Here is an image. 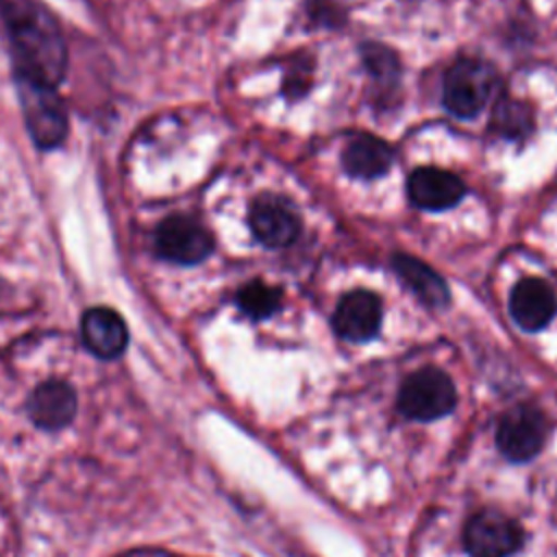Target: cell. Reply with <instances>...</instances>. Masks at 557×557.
Listing matches in <instances>:
<instances>
[{
	"mask_svg": "<svg viewBox=\"0 0 557 557\" xmlns=\"http://www.w3.org/2000/svg\"><path fill=\"white\" fill-rule=\"evenodd\" d=\"M7 24L15 78L57 87L65 74L67 50L63 35L39 0H0Z\"/></svg>",
	"mask_w": 557,
	"mask_h": 557,
	"instance_id": "obj_1",
	"label": "cell"
},
{
	"mask_svg": "<svg viewBox=\"0 0 557 557\" xmlns=\"http://www.w3.org/2000/svg\"><path fill=\"white\" fill-rule=\"evenodd\" d=\"M457 405L453 379L440 368H422L405 379L398 392V409L403 416L420 422L448 416Z\"/></svg>",
	"mask_w": 557,
	"mask_h": 557,
	"instance_id": "obj_2",
	"label": "cell"
},
{
	"mask_svg": "<svg viewBox=\"0 0 557 557\" xmlns=\"http://www.w3.org/2000/svg\"><path fill=\"white\" fill-rule=\"evenodd\" d=\"M15 83L24 122L33 141L44 150L59 146L67 135V113L54 87L37 85L24 78H15Z\"/></svg>",
	"mask_w": 557,
	"mask_h": 557,
	"instance_id": "obj_3",
	"label": "cell"
},
{
	"mask_svg": "<svg viewBox=\"0 0 557 557\" xmlns=\"http://www.w3.org/2000/svg\"><path fill=\"white\" fill-rule=\"evenodd\" d=\"M494 89V72L476 59L455 61L442 83V102L455 117H474Z\"/></svg>",
	"mask_w": 557,
	"mask_h": 557,
	"instance_id": "obj_4",
	"label": "cell"
},
{
	"mask_svg": "<svg viewBox=\"0 0 557 557\" xmlns=\"http://www.w3.org/2000/svg\"><path fill=\"white\" fill-rule=\"evenodd\" d=\"M522 540L520 524L496 509L474 513L463 527V546L470 557H511Z\"/></svg>",
	"mask_w": 557,
	"mask_h": 557,
	"instance_id": "obj_5",
	"label": "cell"
},
{
	"mask_svg": "<svg viewBox=\"0 0 557 557\" xmlns=\"http://www.w3.org/2000/svg\"><path fill=\"white\" fill-rule=\"evenodd\" d=\"M546 433L548 422L537 407L516 405L496 426V446L509 461H529L542 450Z\"/></svg>",
	"mask_w": 557,
	"mask_h": 557,
	"instance_id": "obj_6",
	"label": "cell"
},
{
	"mask_svg": "<svg viewBox=\"0 0 557 557\" xmlns=\"http://www.w3.org/2000/svg\"><path fill=\"white\" fill-rule=\"evenodd\" d=\"M154 246L159 257L181 265H194L211 255L213 239L198 220L189 215H170L159 224Z\"/></svg>",
	"mask_w": 557,
	"mask_h": 557,
	"instance_id": "obj_7",
	"label": "cell"
},
{
	"mask_svg": "<svg viewBox=\"0 0 557 557\" xmlns=\"http://www.w3.org/2000/svg\"><path fill=\"white\" fill-rule=\"evenodd\" d=\"M383 318V307L376 294L357 289L346 294L335 313H333V326L335 333L348 342H368L379 333Z\"/></svg>",
	"mask_w": 557,
	"mask_h": 557,
	"instance_id": "obj_8",
	"label": "cell"
},
{
	"mask_svg": "<svg viewBox=\"0 0 557 557\" xmlns=\"http://www.w3.org/2000/svg\"><path fill=\"white\" fill-rule=\"evenodd\" d=\"M407 194L416 207L442 211L455 207L463 198L466 185L453 172L440 168H418L407 178Z\"/></svg>",
	"mask_w": 557,
	"mask_h": 557,
	"instance_id": "obj_9",
	"label": "cell"
},
{
	"mask_svg": "<svg viewBox=\"0 0 557 557\" xmlns=\"http://www.w3.org/2000/svg\"><path fill=\"white\" fill-rule=\"evenodd\" d=\"M250 228L263 246L283 248L298 237L300 222L287 202L263 196L250 207Z\"/></svg>",
	"mask_w": 557,
	"mask_h": 557,
	"instance_id": "obj_10",
	"label": "cell"
},
{
	"mask_svg": "<svg viewBox=\"0 0 557 557\" xmlns=\"http://www.w3.org/2000/svg\"><path fill=\"white\" fill-rule=\"evenodd\" d=\"M509 311L520 329L540 331L553 320L557 311V298L546 281L535 276L522 278L511 289Z\"/></svg>",
	"mask_w": 557,
	"mask_h": 557,
	"instance_id": "obj_11",
	"label": "cell"
},
{
	"mask_svg": "<svg viewBox=\"0 0 557 557\" xmlns=\"http://www.w3.org/2000/svg\"><path fill=\"white\" fill-rule=\"evenodd\" d=\"M26 409L37 426L57 431L72 422L76 413V394L63 381H46L33 389Z\"/></svg>",
	"mask_w": 557,
	"mask_h": 557,
	"instance_id": "obj_12",
	"label": "cell"
},
{
	"mask_svg": "<svg viewBox=\"0 0 557 557\" xmlns=\"http://www.w3.org/2000/svg\"><path fill=\"white\" fill-rule=\"evenodd\" d=\"M85 346L102 359H113L124 352L128 331L124 320L109 307H91L85 311L81 322Z\"/></svg>",
	"mask_w": 557,
	"mask_h": 557,
	"instance_id": "obj_13",
	"label": "cell"
},
{
	"mask_svg": "<svg viewBox=\"0 0 557 557\" xmlns=\"http://www.w3.org/2000/svg\"><path fill=\"white\" fill-rule=\"evenodd\" d=\"M394 272L398 278L416 294L418 300H422L429 307H444L450 298L446 281L424 261L411 257V255H396L392 259Z\"/></svg>",
	"mask_w": 557,
	"mask_h": 557,
	"instance_id": "obj_14",
	"label": "cell"
},
{
	"mask_svg": "<svg viewBox=\"0 0 557 557\" xmlns=\"http://www.w3.org/2000/svg\"><path fill=\"white\" fill-rule=\"evenodd\" d=\"M392 148L372 135H359L355 137L346 150L342 152V165L344 170L355 178H379L383 176L392 165Z\"/></svg>",
	"mask_w": 557,
	"mask_h": 557,
	"instance_id": "obj_15",
	"label": "cell"
},
{
	"mask_svg": "<svg viewBox=\"0 0 557 557\" xmlns=\"http://www.w3.org/2000/svg\"><path fill=\"white\" fill-rule=\"evenodd\" d=\"M237 305L252 320H263L281 307V289L261 281H252L239 289Z\"/></svg>",
	"mask_w": 557,
	"mask_h": 557,
	"instance_id": "obj_16",
	"label": "cell"
},
{
	"mask_svg": "<svg viewBox=\"0 0 557 557\" xmlns=\"http://www.w3.org/2000/svg\"><path fill=\"white\" fill-rule=\"evenodd\" d=\"M494 128L509 139H520L533 128V117L527 104L518 100H500L494 109Z\"/></svg>",
	"mask_w": 557,
	"mask_h": 557,
	"instance_id": "obj_17",
	"label": "cell"
},
{
	"mask_svg": "<svg viewBox=\"0 0 557 557\" xmlns=\"http://www.w3.org/2000/svg\"><path fill=\"white\" fill-rule=\"evenodd\" d=\"M361 57H363V65L366 70L370 72V76L376 81V83H385V85H392L398 81V72H400V65H398V59L396 54L381 46V44H366L361 48Z\"/></svg>",
	"mask_w": 557,
	"mask_h": 557,
	"instance_id": "obj_18",
	"label": "cell"
}]
</instances>
